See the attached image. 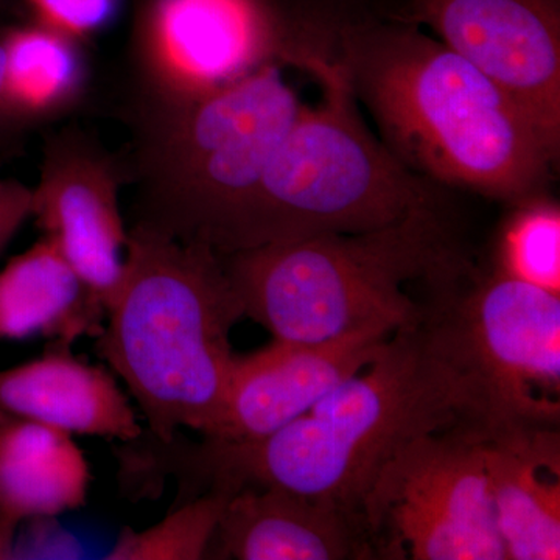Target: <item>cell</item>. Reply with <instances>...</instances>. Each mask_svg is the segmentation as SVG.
<instances>
[{"mask_svg":"<svg viewBox=\"0 0 560 560\" xmlns=\"http://www.w3.org/2000/svg\"><path fill=\"white\" fill-rule=\"evenodd\" d=\"M456 429L485 433V423L425 307L418 324L390 335L368 366L285 429L259 441L200 444L149 434L136 447L132 474L147 493L165 478L202 492L279 488L363 515L372 485L401 448Z\"/></svg>","mask_w":560,"mask_h":560,"instance_id":"cell-1","label":"cell"},{"mask_svg":"<svg viewBox=\"0 0 560 560\" xmlns=\"http://www.w3.org/2000/svg\"><path fill=\"white\" fill-rule=\"evenodd\" d=\"M371 0H319L316 39L401 164L436 186L514 205L559 151L499 84L425 28Z\"/></svg>","mask_w":560,"mask_h":560,"instance_id":"cell-2","label":"cell"},{"mask_svg":"<svg viewBox=\"0 0 560 560\" xmlns=\"http://www.w3.org/2000/svg\"><path fill=\"white\" fill-rule=\"evenodd\" d=\"M125 253L98 353L138 401L151 436L171 441L190 429L213 438L235 359L231 331L245 318L223 256L138 223Z\"/></svg>","mask_w":560,"mask_h":560,"instance_id":"cell-3","label":"cell"},{"mask_svg":"<svg viewBox=\"0 0 560 560\" xmlns=\"http://www.w3.org/2000/svg\"><path fill=\"white\" fill-rule=\"evenodd\" d=\"M223 259L245 318L275 340L302 345L415 326L427 305L405 285L442 282L467 268L441 206L374 231L271 243Z\"/></svg>","mask_w":560,"mask_h":560,"instance_id":"cell-4","label":"cell"},{"mask_svg":"<svg viewBox=\"0 0 560 560\" xmlns=\"http://www.w3.org/2000/svg\"><path fill=\"white\" fill-rule=\"evenodd\" d=\"M290 66L319 83V101L302 103L250 195L230 253L326 234H357L441 206L440 186L401 164L368 127L337 62L315 33Z\"/></svg>","mask_w":560,"mask_h":560,"instance_id":"cell-5","label":"cell"},{"mask_svg":"<svg viewBox=\"0 0 560 560\" xmlns=\"http://www.w3.org/2000/svg\"><path fill=\"white\" fill-rule=\"evenodd\" d=\"M280 66L161 109L136 223L230 253L243 209L301 110Z\"/></svg>","mask_w":560,"mask_h":560,"instance_id":"cell-6","label":"cell"},{"mask_svg":"<svg viewBox=\"0 0 560 560\" xmlns=\"http://www.w3.org/2000/svg\"><path fill=\"white\" fill-rule=\"evenodd\" d=\"M460 275L436 285L427 311L474 389L486 433L559 427L560 294L497 271L456 289Z\"/></svg>","mask_w":560,"mask_h":560,"instance_id":"cell-7","label":"cell"},{"mask_svg":"<svg viewBox=\"0 0 560 560\" xmlns=\"http://www.w3.org/2000/svg\"><path fill=\"white\" fill-rule=\"evenodd\" d=\"M482 438L475 429L425 434L383 467L361 508L377 559L508 560Z\"/></svg>","mask_w":560,"mask_h":560,"instance_id":"cell-8","label":"cell"},{"mask_svg":"<svg viewBox=\"0 0 560 560\" xmlns=\"http://www.w3.org/2000/svg\"><path fill=\"white\" fill-rule=\"evenodd\" d=\"M294 28L285 0H145L136 43L162 109L285 65Z\"/></svg>","mask_w":560,"mask_h":560,"instance_id":"cell-9","label":"cell"},{"mask_svg":"<svg viewBox=\"0 0 560 560\" xmlns=\"http://www.w3.org/2000/svg\"><path fill=\"white\" fill-rule=\"evenodd\" d=\"M389 13L499 84L560 153V0H399Z\"/></svg>","mask_w":560,"mask_h":560,"instance_id":"cell-10","label":"cell"},{"mask_svg":"<svg viewBox=\"0 0 560 560\" xmlns=\"http://www.w3.org/2000/svg\"><path fill=\"white\" fill-rule=\"evenodd\" d=\"M32 217L108 312L128 241L113 161L79 132L54 136L32 189Z\"/></svg>","mask_w":560,"mask_h":560,"instance_id":"cell-11","label":"cell"},{"mask_svg":"<svg viewBox=\"0 0 560 560\" xmlns=\"http://www.w3.org/2000/svg\"><path fill=\"white\" fill-rule=\"evenodd\" d=\"M389 337L359 334L319 345L275 340L235 355L219 431L209 440L253 442L285 429L368 366Z\"/></svg>","mask_w":560,"mask_h":560,"instance_id":"cell-12","label":"cell"},{"mask_svg":"<svg viewBox=\"0 0 560 560\" xmlns=\"http://www.w3.org/2000/svg\"><path fill=\"white\" fill-rule=\"evenodd\" d=\"M215 559H377L363 515L279 488L231 493L210 544Z\"/></svg>","mask_w":560,"mask_h":560,"instance_id":"cell-13","label":"cell"},{"mask_svg":"<svg viewBox=\"0 0 560 560\" xmlns=\"http://www.w3.org/2000/svg\"><path fill=\"white\" fill-rule=\"evenodd\" d=\"M482 452L508 560L560 559L559 427H500Z\"/></svg>","mask_w":560,"mask_h":560,"instance_id":"cell-14","label":"cell"},{"mask_svg":"<svg viewBox=\"0 0 560 560\" xmlns=\"http://www.w3.org/2000/svg\"><path fill=\"white\" fill-rule=\"evenodd\" d=\"M0 415L124 444L143 433L113 375L75 359L60 342L40 359L0 371Z\"/></svg>","mask_w":560,"mask_h":560,"instance_id":"cell-15","label":"cell"},{"mask_svg":"<svg viewBox=\"0 0 560 560\" xmlns=\"http://www.w3.org/2000/svg\"><path fill=\"white\" fill-rule=\"evenodd\" d=\"M106 308L50 238L13 257L0 271V340L54 338L70 346L101 335Z\"/></svg>","mask_w":560,"mask_h":560,"instance_id":"cell-16","label":"cell"},{"mask_svg":"<svg viewBox=\"0 0 560 560\" xmlns=\"http://www.w3.org/2000/svg\"><path fill=\"white\" fill-rule=\"evenodd\" d=\"M91 469L72 434L0 415V518L57 517L84 506Z\"/></svg>","mask_w":560,"mask_h":560,"instance_id":"cell-17","label":"cell"},{"mask_svg":"<svg viewBox=\"0 0 560 560\" xmlns=\"http://www.w3.org/2000/svg\"><path fill=\"white\" fill-rule=\"evenodd\" d=\"M3 50L2 106L13 130L54 116L79 97L84 80L79 40L27 18L11 25Z\"/></svg>","mask_w":560,"mask_h":560,"instance_id":"cell-18","label":"cell"},{"mask_svg":"<svg viewBox=\"0 0 560 560\" xmlns=\"http://www.w3.org/2000/svg\"><path fill=\"white\" fill-rule=\"evenodd\" d=\"M493 271L560 294V206L544 191L510 205Z\"/></svg>","mask_w":560,"mask_h":560,"instance_id":"cell-19","label":"cell"},{"mask_svg":"<svg viewBox=\"0 0 560 560\" xmlns=\"http://www.w3.org/2000/svg\"><path fill=\"white\" fill-rule=\"evenodd\" d=\"M231 492L210 489L180 504L149 529H125L105 559L198 560L209 555L221 511Z\"/></svg>","mask_w":560,"mask_h":560,"instance_id":"cell-20","label":"cell"},{"mask_svg":"<svg viewBox=\"0 0 560 560\" xmlns=\"http://www.w3.org/2000/svg\"><path fill=\"white\" fill-rule=\"evenodd\" d=\"M28 16L46 27L80 40L108 27L121 0H22Z\"/></svg>","mask_w":560,"mask_h":560,"instance_id":"cell-21","label":"cell"},{"mask_svg":"<svg viewBox=\"0 0 560 560\" xmlns=\"http://www.w3.org/2000/svg\"><path fill=\"white\" fill-rule=\"evenodd\" d=\"M31 217V187L16 179L0 178V253Z\"/></svg>","mask_w":560,"mask_h":560,"instance_id":"cell-22","label":"cell"},{"mask_svg":"<svg viewBox=\"0 0 560 560\" xmlns=\"http://www.w3.org/2000/svg\"><path fill=\"white\" fill-rule=\"evenodd\" d=\"M28 13L22 0H0V135L13 130L2 106L3 66H5V50L3 39L11 25L22 20H27Z\"/></svg>","mask_w":560,"mask_h":560,"instance_id":"cell-23","label":"cell"}]
</instances>
